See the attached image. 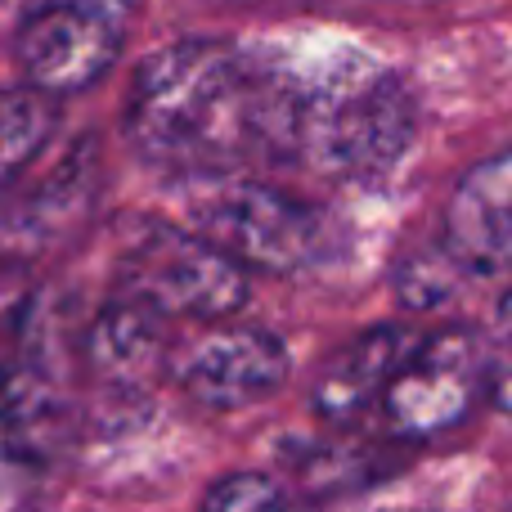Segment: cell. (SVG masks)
Listing matches in <instances>:
<instances>
[{
	"mask_svg": "<svg viewBox=\"0 0 512 512\" xmlns=\"http://www.w3.org/2000/svg\"><path fill=\"white\" fill-rule=\"evenodd\" d=\"M508 512H512V508H508Z\"/></svg>",
	"mask_w": 512,
	"mask_h": 512,
	"instance_id": "cell-19",
	"label": "cell"
},
{
	"mask_svg": "<svg viewBox=\"0 0 512 512\" xmlns=\"http://www.w3.org/2000/svg\"><path fill=\"white\" fill-rule=\"evenodd\" d=\"M495 409L512 423V364L495 378Z\"/></svg>",
	"mask_w": 512,
	"mask_h": 512,
	"instance_id": "cell-16",
	"label": "cell"
},
{
	"mask_svg": "<svg viewBox=\"0 0 512 512\" xmlns=\"http://www.w3.org/2000/svg\"><path fill=\"white\" fill-rule=\"evenodd\" d=\"M270 158H301L333 180H378L414 140V95L351 41L248 50Z\"/></svg>",
	"mask_w": 512,
	"mask_h": 512,
	"instance_id": "cell-1",
	"label": "cell"
},
{
	"mask_svg": "<svg viewBox=\"0 0 512 512\" xmlns=\"http://www.w3.org/2000/svg\"><path fill=\"white\" fill-rule=\"evenodd\" d=\"M54 99L32 86L0 90V189L14 185L23 167L45 149L54 131Z\"/></svg>",
	"mask_w": 512,
	"mask_h": 512,
	"instance_id": "cell-11",
	"label": "cell"
},
{
	"mask_svg": "<svg viewBox=\"0 0 512 512\" xmlns=\"http://www.w3.org/2000/svg\"><path fill=\"white\" fill-rule=\"evenodd\" d=\"M23 297H27V265H23V256L0 248V319H5L9 310L23 306Z\"/></svg>",
	"mask_w": 512,
	"mask_h": 512,
	"instance_id": "cell-15",
	"label": "cell"
},
{
	"mask_svg": "<svg viewBox=\"0 0 512 512\" xmlns=\"http://www.w3.org/2000/svg\"><path fill=\"white\" fill-rule=\"evenodd\" d=\"M459 261H454L445 248L423 252V256H409L396 274V292L409 310H436L459 292Z\"/></svg>",
	"mask_w": 512,
	"mask_h": 512,
	"instance_id": "cell-13",
	"label": "cell"
},
{
	"mask_svg": "<svg viewBox=\"0 0 512 512\" xmlns=\"http://www.w3.org/2000/svg\"><path fill=\"white\" fill-rule=\"evenodd\" d=\"M135 0H45L18 27V63L41 95H77L113 68Z\"/></svg>",
	"mask_w": 512,
	"mask_h": 512,
	"instance_id": "cell-6",
	"label": "cell"
},
{
	"mask_svg": "<svg viewBox=\"0 0 512 512\" xmlns=\"http://www.w3.org/2000/svg\"><path fill=\"white\" fill-rule=\"evenodd\" d=\"M203 512H297L292 495L261 472H230L203 495Z\"/></svg>",
	"mask_w": 512,
	"mask_h": 512,
	"instance_id": "cell-14",
	"label": "cell"
},
{
	"mask_svg": "<svg viewBox=\"0 0 512 512\" xmlns=\"http://www.w3.org/2000/svg\"><path fill=\"white\" fill-rule=\"evenodd\" d=\"M486 387V351L468 328L418 333L396 378L378 400L382 432L396 441H432L472 414Z\"/></svg>",
	"mask_w": 512,
	"mask_h": 512,
	"instance_id": "cell-5",
	"label": "cell"
},
{
	"mask_svg": "<svg viewBox=\"0 0 512 512\" xmlns=\"http://www.w3.org/2000/svg\"><path fill=\"white\" fill-rule=\"evenodd\" d=\"M122 297L153 315L225 319L248 301V270L194 230L144 225L122 256Z\"/></svg>",
	"mask_w": 512,
	"mask_h": 512,
	"instance_id": "cell-4",
	"label": "cell"
},
{
	"mask_svg": "<svg viewBox=\"0 0 512 512\" xmlns=\"http://www.w3.org/2000/svg\"><path fill=\"white\" fill-rule=\"evenodd\" d=\"M414 342L418 333L405 324H382L346 342L315 378V414L328 423H355L360 414L378 409L382 391L396 378L400 360L414 351Z\"/></svg>",
	"mask_w": 512,
	"mask_h": 512,
	"instance_id": "cell-9",
	"label": "cell"
},
{
	"mask_svg": "<svg viewBox=\"0 0 512 512\" xmlns=\"http://www.w3.org/2000/svg\"><path fill=\"white\" fill-rule=\"evenodd\" d=\"M189 225L243 270L301 274L328 252V225L310 203L248 176H198Z\"/></svg>",
	"mask_w": 512,
	"mask_h": 512,
	"instance_id": "cell-3",
	"label": "cell"
},
{
	"mask_svg": "<svg viewBox=\"0 0 512 512\" xmlns=\"http://www.w3.org/2000/svg\"><path fill=\"white\" fill-rule=\"evenodd\" d=\"M499 333L512 342V288L504 292V301H499Z\"/></svg>",
	"mask_w": 512,
	"mask_h": 512,
	"instance_id": "cell-17",
	"label": "cell"
},
{
	"mask_svg": "<svg viewBox=\"0 0 512 512\" xmlns=\"http://www.w3.org/2000/svg\"><path fill=\"white\" fill-rule=\"evenodd\" d=\"M162 315L140 301H113L90 328V360L117 382H144L162 364Z\"/></svg>",
	"mask_w": 512,
	"mask_h": 512,
	"instance_id": "cell-10",
	"label": "cell"
},
{
	"mask_svg": "<svg viewBox=\"0 0 512 512\" xmlns=\"http://www.w3.org/2000/svg\"><path fill=\"white\" fill-rule=\"evenodd\" d=\"M54 454H45L32 436H23L9 418H0V512H32L36 486Z\"/></svg>",
	"mask_w": 512,
	"mask_h": 512,
	"instance_id": "cell-12",
	"label": "cell"
},
{
	"mask_svg": "<svg viewBox=\"0 0 512 512\" xmlns=\"http://www.w3.org/2000/svg\"><path fill=\"white\" fill-rule=\"evenodd\" d=\"M176 378L198 405L243 409L274 396L288 378V346L252 324H221L185 346Z\"/></svg>",
	"mask_w": 512,
	"mask_h": 512,
	"instance_id": "cell-7",
	"label": "cell"
},
{
	"mask_svg": "<svg viewBox=\"0 0 512 512\" xmlns=\"http://www.w3.org/2000/svg\"><path fill=\"white\" fill-rule=\"evenodd\" d=\"M126 131L149 162L180 176H230L234 162L265 153L261 90L248 50L180 41L135 72Z\"/></svg>",
	"mask_w": 512,
	"mask_h": 512,
	"instance_id": "cell-2",
	"label": "cell"
},
{
	"mask_svg": "<svg viewBox=\"0 0 512 512\" xmlns=\"http://www.w3.org/2000/svg\"><path fill=\"white\" fill-rule=\"evenodd\" d=\"M441 248L463 274H512V149L477 162L441 216Z\"/></svg>",
	"mask_w": 512,
	"mask_h": 512,
	"instance_id": "cell-8",
	"label": "cell"
},
{
	"mask_svg": "<svg viewBox=\"0 0 512 512\" xmlns=\"http://www.w3.org/2000/svg\"><path fill=\"white\" fill-rule=\"evenodd\" d=\"M0 382H5V360H0Z\"/></svg>",
	"mask_w": 512,
	"mask_h": 512,
	"instance_id": "cell-18",
	"label": "cell"
}]
</instances>
